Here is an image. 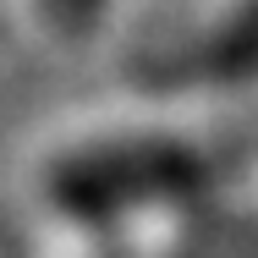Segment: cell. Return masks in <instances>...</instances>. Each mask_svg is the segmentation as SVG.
<instances>
[{
	"mask_svg": "<svg viewBox=\"0 0 258 258\" xmlns=\"http://www.w3.org/2000/svg\"><path fill=\"white\" fill-rule=\"evenodd\" d=\"M231 165L236 143L209 132H99L44 165V198L55 209L104 214L143 198L198 192Z\"/></svg>",
	"mask_w": 258,
	"mask_h": 258,
	"instance_id": "obj_1",
	"label": "cell"
},
{
	"mask_svg": "<svg viewBox=\"0 0 258 258\" xmlns=\"http://www.w3.org/2000/svg\"><path fill=\"white\" fill-rule=\"evenodd\" d=\"M39 11H44V22H60V28H77L83 17H94V6L99 0H33Z\"/></svg>",
	"mask_w": 258,
	"mask_h": 258,
	"instance_id": "obj_3",
	"label": "cell"
},
{
	"mask_svg": "<svg viewBox=\"0 0 258 258\" xmlns=\"http://www.w3.org/2000/svg\"><path fill=\"white\" fill-rule=\"evenodd\" d=\"M258 72V0H231L209 33L198 39V50H187L181 77H204V83H236Z\"/></svg>",
	"mask_w": 258,
	"mask_h": 258,
	"instance_id": "obj_2",
	"label": "cell"
}]
</instances>
